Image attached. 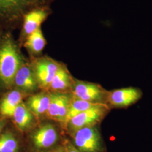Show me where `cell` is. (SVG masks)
I'll list each match as a JSON object with an SVG mask.
<instances>
[{"instance_id":"5bb4252c","label":"cell","mask_w":152,"mask_h":152,"mask_svg":"<svg viewBox=\"0 0 152 152\" xmlns=\"http://www.w3.org/2000/svg\"><path fill=\"white\" fill-rule=\"evenodd\" d=\"M72 82V78L68 71L64 66L60 65L48 89L55 92H60L69 88Z\"/></svg>"},{"instance_id":"2e32d148","label":"cell","mask_w":152,"mask_h":152,"mask_svg":"<svg viewBox=\"0 0 152 152\" xmlns=\"http://www.w3.org/2000/svg\"><path fill=\"white\" fill-rule=\"evenodd\" d=\"M101 104L103 103H91L87 101L82 100L81 99H78L77 98H73V97L71 98L68 113L66 117L65 126H66L69 121L77 114L88 109L97 106L98 105H100Z\"/></svg>"},{"instance_id":"8fae6325","label":"cell","mask_w":152,"mask_h":152,"mask_svg":"<svg viewBox=\"0 0 152 152\" xmlns=\"http://www.w3.org/2000/svg\"><path fill=\"white\" fill-rule=\"evenodd\" d=\"M49 103L50 94L42 92L29 97L26 105L33 115L38 118L46 115Z\"/></svg>"},{"instance_id":"44dd1931","label":"cell","mask_w":152,"mask_h":152,"mask_svg":"<svg viewBox=\"0 0 152 152\" xmlns=\"http://www.w3.org/2000/svg\"><path fill=\"white\" fill-rule=\"evenodd\" d=\"M59 152V151H54V152Z\"/></svg>"},{"instance_id":"277c9868","label":"cell","mask_w":152,"mask_h":152,"mask_svg":"<svg viewBox=\"0 0 152 152\" xmlns=\"http://www.w3.org/2000/svg\"><path fill=\"white\" fill-rule=\"evenodd\" d=\"M142 95L141 90L135 87H126L107 91L105 104L111 108H125L136 103Z\"/></svg>"},{"instance_id":"e0dca14e","label":"cell","mask_w":152,"mask_h":152,"mask_svg":"<svg viewBox=\"0 0 152 152\" xmlns=\"http://www.w3.org/2000/svg\"><path fill=\"white\" fill-rule=\"evenodd\" d=\"M19 142L16 136L7 131L0 134V152H19Z\"/></svg>"},{"instance_id":"ba28073f","label":"cell","mask_w":152,"mask_h":152,"mask_svg":"<svg viewBox=\"0 0 152 152\" xmlns=\"http://www.w3.org/2000/svg\"><path fill=\"white\" fill-rule=\"evenodd\" d=\"M58 133L54 126L46 124L41 126L31 136L33 146L37 150L47 149L58 140Z\"/></svg>"},{"instance_id":"7c38bea8","label":"cell","mask_w":152,"mask_h":152,"mask_svg":"<svg viewBox=\"0 0 152 152\" xmlns=\"http://www.w3.org/2000/svg\"><path fill=\"white\" fill-rule=\"evenodd\" d=\"M33 116L26 104L22 102L16 107L12 118L19 130L26 131L30 129L32 125Z\"/></svg>"},{"instance_id":"d6986e66","label":"cell","mask_w":152,"mask_h":152,"mask_svg":"<svg viewBox=\"0 0 152 152\" xmlns=\"http://www.w3.org/2000/svg\"><path fill=\"white\" fill-rule=\"evenodd\" d=\"M64 152H81L78 150L72 142L65 140L64 142Z\"/></svg>"},{"instance_id":"9a60e30c","label":"cell","mask_w":152,"mask_h":152,"mask_svg":"<svg viewBox=\"0 0 152 152\" xmlns=\"http://www.w3.org/2000/svg\"><path fill=\"white\" fill-rule=\"evenodd\" d=\"M26 38L24 46L31 53L38 54L42 51L46 42L40 28L28 36Z\"/></svg>"},{"instance_id":"30bf717a","label":"cell","mask_w":152,"mask_h":152,"mask_svg":"<svg viewBox=\"0 0 152 152\" xmlns=\"http://www.w3.org/2000/svg\"><path fill=\"white\" fill-rule=\"evenodd\" d=\"M48 15V11L42 9H34L29 11L24 16L23 35L27 37L29 34L40 28L41 24Z\"/></svg>"},{"instance_id":"52a82bcc","label":"cell","mask_w":152,"mask_h":152,"mask_svg":"<svg viewBox=\"0 0 152 152\" xmlns=\"http://www.w3.org/2000/svg\"><path fill=\"white\" fill-rule=\"evenodd\" d=\"M60 65L49 58H42L37 60L32 68L38 86L48 89Z\"/></svg>"},{"instance_id":"3957f363","label":"cell","mask_w":152,"mask_h":152,"mask_svg":"<svg viewBox=\"0 0 152 152\" xmlns=\"http://www.w3.org/2000/svg\"><path fill=\"white\" fill-rule=\"evenodd\" d=\"M48 0H0V19L16 20L24 16L29 9L42 5Z\"/></svg>"},{"instance_id":"5b68a950","label":"cell","mask_w":152,"mask_h":152,"mask_svg":"<svg viewBox=\"0 0 152 152\" xmlns=\"http://www.w3.org/2000/svg\"><path fill=\"white\" fill-rule=\"evenodd\" d=\"M110 108L105 104L86 110L72 118L68 125L73 132L83 127L95 126L102 121L108 113Z\"/></svg>"},{"instance_id":"9c48e42d","label":"cell","mask_w":152,"mask_h":152,"mask_svg":"<svg viewBox=\"0 0 152 152\" xmlns=\"http://www.w3.org/2000/svg\"><path fill=\"white\" fill-rule=\"evenodd\" d=\"M14 83L24 92H32L36 90L38 85L32 67L22 64L15 76Z\"/></svg>"},{"instance_id":"ffe728a7","label":"cell","mask_w":152,"mask_h":152,"mask_svg":"<svg viewBox=\"0 0 152 152\" xmlns=\"http://www.w3.org/2000/svg\"><path fill=\"white\" fill-rule=\"evenodd\" d=\"M5 125V122L3 120H0V134Z\"/></svg>"},{"instance_id":"7a4b0ae2","label":"cell","mask_w":152,"mask_h":152,"mask_svg":"<svg viewBox=\"0 0 152 152\" xmlns=\"http://www.w3.org/2000/svg\"><path fill=\"white\" fill-rule=\"evenodd\" d=\"M72 142L81 152H104L103 141L96 125L83 127L72 132Z\"/></svg>"},{"instance_id":"8992f818","label":"cell","mask_w":152,"mask_h":152,"mask_svg":"<svg viewBox=\"0 0 152 152\" xmlns=\"http://www.w3.org/2000/svg\"><path fill=\"white\" fill-rule=\"evenodd\" d=\"M72 92L73 98L91 103L105 104L107 91L97 83L77 81L73 84Z\"/></svg>"},{"instance_id":"6da1fadb","label":"cell","mask_w":152,"mask_h":152,"mask_svg":"<svg viewBox=\"0 0 152 152\" xmlns=\"http://www.w3.org/2000/svg\"><path fill=\"white\" fill-rule=\"evenodd\" d=\"M21 57L10 38H7L0 47V80L6 86L14 83L16 73L22 66Z\"/></svg>"},{"instance_id":"ac0fdd59","label":"cell","mask_w":152,"mask_h":152,"mask_svg":"<svg viewBox=\"0 0 152 152\" xmlns=\"http://www.w3.org/2000/svg\"><path fill=\"white\" fill-rule=\"evenodd\" d=\"M50 94V103L46 116L51 120L56 121L60 108L62 93L55 92Z\"/></svg>"},{"instance_id":"4fadbf2b","label":"cell","mask_w":152,"mask_h":152,"mask_svg":"<svg viewBox=\"0 0 152 152\" xmlns=\"http://www.w3.org/2000/svg\"><path fill=\"white\" fill-rule=\"evenodd\" d=\"M23 94L18 90L9 92L0 103V113L5 117H12L14 112L19 104L23 102Z\"/></svg>"}]
</instances>
